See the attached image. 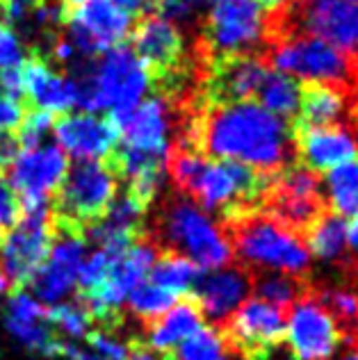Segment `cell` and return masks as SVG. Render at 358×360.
I'll list each match as a JSON object with an SVG mask.
<instances>
[{
  "instance_id": "cell-32",
  "label": "cell",
  "mask_w": 358,
  "mask_h": 360,
  "mask_svg": "<svg viewBox=\"0 0 358 360\" xmlns=\"http://www.w3.org/2000/svg\"><path fill=\"white\" fill-rule=\"evenodd\" d=\"M46 321L60 328V333L69 338H87L91 330V317L82 301H60L46 310Z\"/></svg>"
},
{
  "instance_id": "cell-45",
  "label": "cell",
  "mask_w": 358,
  "mask_h": 360,
  "mask_svg": "<svg viewBox=\"0 0 358 360\" xmlns=\"http://www.w3.org/2000/svg\"><path fill=\"white\" fill-rule=\"evenodd\" d=\"M208 3H210V5H215L217 0H196V5H208Z\"/></svg>"
},
{
  "instance_id": "cell-38",
  "label": "cell",
  "mask_w": 358,
  "mask_h": 360,
  "mask_svg": "<svg viewBox=\"0 0 358 360\" xmlns=\"http://www.w3.org/2000/svg\"><path fill=\"white\" fill-rule=\"evenodd\" d=\"M18 217H21V207H18L16 192L9 185L5 174H0V229H3V233L12 229L18 221Z\"/></svg>"
},
{
  "instance_id": "cell-17",
  "label": "cell",
  "mask_w": 358,
  "mask_h": 360,
  "mask_svg": "<svg viewBox=\"0 0 358 360\" xmlns=\"http://www.w3.org/2000/svg\"><path fill=\"white\" fill-rule=\"evenodd\" d=\"M55 139L64 153H71L80 162H108L119 146V130L110 117L94 112L55 117Z\"/></svg>"
},
{
  "instance_id": "cell-6",
  "label": "cell",
  "mask_w": 358,
  "mask_h": 360,
  "mask_svg": "<svg viewBox=\"0 0 358 360\" xmlns=\"http://www.w3.org/2000/svg\"><path fill=\"white\" fill-rule=\"evenodd\" d=\"M267 71L269 64L256 53H231L199 60V75L190 108L210 110L253 101Z\"/></svg>"
},
{
  "instance_id": "cell-5",
  "label": "cell",
  "mask_w": 358,
  "mask_h": 360,
  "mask_svg": "<svg viewBox=\"0 0 358 360\" xmlns=\"http://www.w3.org/2000/svg\"><path fill=\"white\" fill-rule=\"evenodd\" d=\"M288 37H315L343 53H358V0H297L286 16L265 21V41Z\"/></svg>"
},
{
  "instance_id": "cell-30",
  "label": "cell",
  "mask_w": 358,
  "mask_h": 360,
  "mask_svg": "<svg viewBox=\"0 0 358 360\" xmlns=\"http://www.w3.org/2000/svg\"><path fill=\"white\" fill-rule=\"evenodd\" d=\"M162 356L167 360H229L226 358V345L217 326H201L196 333Z\"/></svg>"
},
{
  "instance_id": "cell-34",
  "label": "cell",
  "mask_w": 358,
  "mask_h": 360,
  "mask_svg": "<svg viewBox=\"0 0 358 360\" xmlns=\"http://www.w3.org/2000/svg\"><path fill=\"white\" fill-rule=\"evenodd\" d=\"M91 347V352L101 356L103 360H128L130 352H133V342H124L121 338H117L115 330H106V328H96V330H89L87 338H84Z\"/></svg>"
},
{
  "instance_id": "cell-41",
  "label": "cell",
  "mask_w": 358,
  "mask_h": 360,
  "mask_svg": "<svg viewBox=\"0 0 358 360\" xmlns=\"http://www.w3.org/2000/svg\"><path fill=\"white\" fill-rule=\"evenodd\" d=\"M128 360H167L162 354L160 356H153V352H151V349H146L144 345H142V340H135L133 342V352H130V358Z\"/></svg>"
},
{
  "instance_id": "cell-14",
  "label": "cell",
  "mask_w": 358,
  "mask_h": 360,
  "mask_svg": "<svg viewBox=\"0 0 358 360\" xmlns=\"http://www.w3.org/2000/svg\"><path fill=\"white\" fill-rule=\"evenodd\" d=\"M67 39L82 58H96L124 41L133 30V16L110 0H84L67 18Z\"/></svg>"
},
{
  "instance_id": "cell-4",
  "label": "cell",
  "mask_w": 358,
  "mask_h": 360,
  "mask_svg": "<svg viewBox=\"0 0 358 360\" xmlns=\"http://www.w3.org/2000/svg\"><path fill=\"white\" fill-rule=\"evenodd\" d=\"M119 194V176L110 162H78L51 198V221L87 233Z\"/></svg>"
},
{
  "instance_id": "cell-39",
  "label": "cell",
  "mask_w": 358,
  "mask_h": 360,
  "mask_svg": "<svg viewBox=\"0 0 358 360\" xmlns=\"http://www.w3.org/2000/svg\"><path fill=\"white\" fill-rule=\"evenodd\" d=\"M256 3L262 12L267 14V21H276V18L286 16L290 12L297 0H256Z\"/></svg>"
},
{
  "instance_id": "cell-11",
  "label": "cell",
  "mask_w": 358,
  "mask_h": 360,
  "mask_svg": "<svg viewBox=\"0 0 358 360\" xmlns=\"http://www.w3.org/2000/svg\"><path fill=\"white\" fill-rule=\"evenodd\" d=\"M53 246L51 207L49 210L23 212L0 240V271L7 278V285L23 290L30 285L37 271L44 267Z\"/></svg>"
},
{
  "instance_id": "cell-7",
  "label": "cell",
  "mask_w": 358,
  "mask_h": 360,
  "mask_svg": "<svg viewBox=\"0 0 358 360\" xmlns=\"http://www.w3.org/2000/svg\"><path fill=\"white\" fill-rule=\"evenodd\" d=\"M269 64L276 71L301 75V80L338 84L350 94L358 84V58L315 37H288L271 44Z\"/></svg>"
},
{
  "instance_id": "cell-40",
  "label": "cell",
  "mask_w": 358,
  "mask_h": 360,
  "mask_svg": "<svg viewBox=\"0 0 358 360\" xmlns=\"http://www.w3.org/2000/svg\"><path fill=\"white\" fill-rule=\"evenodd\" d=\"M110 3H115L119 9H124L130 16L133 14L144 16L148 14V7H151V0H110Z\"/></svg>"
},
{
  "instance_id": "cell-12",
  "label": "cell",
  "mask_w": 358,
  "mask_h": 360,
  "mask_svg": "<svg viewBox=\"0 0 358 360\" xmlns=\"http://www.w3.org/2000/svg\"><path fill=\"white\" fill-rule=\"evenodd\" d=\"M69 172L67 153L58 144H39L21 150L5 176L16 192L18 207L23 212L49 210L51 198Z\"/></svg>"
},
{
  "instance_id": "cell-13",
  "label": "cell",
  "mask_w": 358,
  "mask_h": 360,
  "mask_svg": "<svg viewBox=\"0 0 358 360\" xmlns=\"http://www.w3.org/2000/svg\"><path fill=\"white\" fill-rule=\"evenodd\" d=\"M94 89L98 110H110L108 117H121L142 103L151 78L133 51L117 46L94 64Z\"/></svg>"
},
{
  "instance_id": "cell-27",
  "label": "cell",
  "mask_w": 358,
  "mask_h": 360,
  "mask_svg": "<svg viewBox=\"0 0 358 360\" xmlns=\"http://www.w3.org/2000/svg\"><path fill=\"white\" fill-rule=\"evenodd\" d=\"M324 203L338 217L358 214V160L326 174Z\"/></svg>"
},
{
  "instance_id": "cell-3",
  "label": "cell",
  "mask_w": 358,
  "mask_h": 360,
  "mask_svg": "<svg viewBox=\"0 0 358 360\" xmlns=\"http://www.w3.org/2000/svg\"><path fill=\"white\" fill-rule=\"evenodd\" d=\"M224 233L231 242L233 255H238L247 269L267 267L279 274L299 276L310 264V253L299 235L265 212L249 214L224 226Z\"/></svg>"
},
{
  "instance_id": "cell-8",
  "label": "cell",
  "mask_w": 358,
  "mask_h": 360,
  "mask_svg": "<svg viewBox=\"0 0 358 360\" xmlns=\"http://www.w3.org/2000/svg\"><path fill=\"white\" fill-rule=\"evenodd\" d=\"M265 41V16L256 0H217L201 23L199 60L251 53Z\"/></svg>"
},
{
  "instance_id": "cell-48",
  "label": "cell",
  "mask_w": 358,
  "mask_h": 360,
  "mask_svg": "<svg viewBox=\"0 0 358 360\" xmlns=\"http://www.w3.org/2000/svg\"><path fill=\"white\" fill-rule=\"evenodd\" d=\"M0 5H3V0H0Z\"/></svg>"
},
{
  "instance_id": "cell-28",
  "label": "cell",
  "mask_w": 358,
  "mask_h": 360,
  "mask_svg": "<svg viewBox=\"0 0 358 360\" xmlns=\"http://www.w3.org/2000/svg\"><path fill=\"white\" fill-rule=\"evenodd\" d=\"M251 290L256 292V299L271 303L286 312L292 303L299 301L310 290V283L306 278L290 276V274H274V276H256L253 274Z\"/></svg>"
},
{
  "instance_id": "cell-44",
  "label": "cell",
  "mask_w": 358,
  "mask_h": 360,
  "mask_svg": "<svg viewBox=\"0 0 358 360\" xmlns=\"http://www.w3.org/2000/svg\"><path fill=\"white\" fill-rule=\"evenodd\" d=\"M9 285H7V278L3 276V271H0V292H5Z\"/></svg>"
},
{
  "instance_id": "cell-36",
  "label": "cell",
  "mask_w": 358,
  "mask_h": 360,
  "mask_svg": "<svg viewBox=\"0 0 358 360\" xmlns=\"http://www.w3.org/2000/svg\"><path fill=\"white\" fill-rule=\"evenodd\" d=\"M25 103L14 98L12 94H7L5 89H0V135L3 132H16V128L21 126V121L25 117Z\"/></svg>"
},
{
  "instance_id": "cell-21",
  "label": "cell",
  "mask_w": 358,
  "mask_h": 360,
  "mask_svg": "<svg viewBox=\"0 0 358 360\" xmlns=\"http://www.w3.org/2000/svg\"><path fill=\"white\" fill-rule=\"evenodd\" d=\"M253 285V271L244 264H229V267L215 269L199 278L192 295L199 303L203 317L217 321V326L238 310Z\"/></svg>"
},
{
  "instance_id": "cell-19",
  "label": "cell",
  "mask_w": 358,
  "mask_h": 360,
  "mask_svg": "<svg viewBox=\"0 0 358 360\" xmlns=\"http://www.w3.org/2000/svg\"><path fill=\"white\" fill-rule=\"evenodd\" d=\"M288 137L295 146L297 165L315 176L328 174L338 167L358 160L356 137L340 126L288 128Z\"/></svg>"
},
{
  "instance_id": "cell-29",
  "label": "cell",
  "mask_w": 358,
  "mask_h": 360,
  "mask_svg": "<svg viewBox=\"0 0 358 360\" xmlns=\"http://www.w3.org/2000/svg\"><path fill=\"white\" fill-rule=\"evenodd\" d=\"M178 299L181 297L174 295V292L158 288L151 281H142L137 288L130 290V295L126 297V303H128L130 312H133V317L151 324V321H155L160 315H165Z\"/></svg>"
},
{
  "instance_id": "cell-26",
  "label": "cell",
  "mask_w": 358,
  "mask_h": 360,
  "mask_svg": "<svg viewBox=\"0 0 358 360\" xmlns=\"http://www.w3.org/2000/svg\"><path fill=\"white\" fill-rule=\"evenodd\" d=\"M306 251L313 253L319 260H333L345 249V219L326 210L308 226L301 235Z\"/></svg>"
},
{
  "instance_id": "cell-23",
  "label": "cell",
  "mask_w": 358,
  "mask_h": 360,
  "mask_svg": "<svg viewBox=\"0 0 358 360\" xmlns=\"http://www.w3.org/2000/svg\"><path fill=\"white\" fill-rule=\"evenodd\" d=\"M203 324V312L196 303L194 295L181 297L165 315H160L155 321H151L146 326V338L142 345L151 352L158 354H169L172 349L187 340L192 333H196Z\"/></svg>"
},
{
  "instance_id": "cell-43",
  "label": "cell",
  "mask_w": 358,
  "mask_h": 360,
  "mask_svg": "<svg viewBox=\"0 0 358 360\" xmlns=\"http://www.w3.org/2000/svg\"><path fill=\"white\" fill-rule=\"evenodd\" d=\"M345 242L352 246V249H358V214H354L350 224H345Z\"/></svg>"
},
{
  "instance_id": "cell-42",
  "label": "cell",
  "mask_w": 358,
  "mask_h": 360,
  "mask_svg": "<svg viewBox=\"0 0 358 360\" xmlns=\"http://www.w3.org/2000/svg\"><path fill=\"white\" fill-rule=\"evenodd\" d=\"M62 356H67L69 360H103L101 356H96L94 352H84V349L71 347V345H64V352H62Z\"/></svg>"
},
{
  "instance_id": "cell-2",
  "label": "cell",
  "mask_w": 358,
  "mask_h": 360,
  "mask_svg": "<svg viewBox=\"0 0 358 360\" xmlns=\"http://www.w3.org/2000/svg\"><path fill=\"white\" fill-rule=\"evenodd\" d=\"M148 238L158 244L160 253H178L199 264L203 271L229 267L233 260V249L226 233L201 207L181 196L165 203Z\"/></svg>"
},
{
  "instance_id": "cell-15",
  "label": "cell",
  "mask_w": 358,
  "mask_h": 360,
  "mask_svg": "<svg viewBox=\"0 0 358 360\" xmlns=\"http://www.w3.org/2000/svg\"><path fill=\"white\" fill-rule=\"evenodd\" d=\"M286 345L292 360H328L343 342V333L313 288L288 310Z\"/></svg>"
},
{
  "instance_id": "cell-31",
  "label": "cell",
  "mask_w": 358,
  "mask_h": 360,
  "mask_svg": "<svg viewBox=\"0 0 358 360\" xmlns=\"http://www.w3.org/2000/svg\"><path fill=\"white\" fill-rule=\"evenodd\" d=\"M7 328L16 340L32 349V352H39L41 356H62L64 352V342L55 335V330L44 324V321H14L7 319Z\"/></svg>"
},
{
  "instance_id": "cell-37",
  "label": "cell",
  "mask_w": 358,
  "mask_h": 360,
  "mask_svg": "<svg viewBox=\"0 0 358 360\" xmlns=\"http://www.w3.org/2000/svg\"><path fill=\"white\" fill-rule=\"evenodd\" d=\"M23 46L18 41L12 25L0 21V69H9V66L23 64Z\"/></svg>"
},
{
  "instance_id": "cell-47",
  "label": "cell",
  "mask_w": 358,
  "mask_h": 360,
  "mask_svg": "<svg viewBox=\"0 0 358 360\" xmlns=\"http://www.w3.org/2000/svg\"><path fill=\"white\" fill-rule=\"evenodd\" d=\"M0 240H3V229H0Z\"/></svg>"
},
{
  "instance_id": "cell-18",
  "label": "cell",
  "mask_w": 358,
  "mask_h": 360,
  "mask_svg": "<svg viewBox=\"0 0 358 360\" xmlns=\"http://www.w3.org/2000/svg\"><path fill=\"white\" fill-rule=\"evenodd\" d=\"M176 105L162 96L142 101L121 117H110L119 130V146L144 150V153L169 155V132Z\"/></svg>"
},
{
  "instance_id": "cell-33",
  "label": "cell",
  "mask_w": 358,
  "mask_h": 360,
  "mask_svg": "<svg viewBox=\"0 0 358 360\" xmlns=\"http://www.w3.org/2000/svg\"><path fill=\"white\" fill-rule=\"evenodd\" d=\"M117 253L112 251H106V249H98L89 255H84V260L78 269V281H75V285H78L80 295H87V292L96 290L103 281L108 278L110 274V267L112 262H115Z\"/></svg>"
},
{
  "instance_id": "cell-46",
  "label": "cell",
  "mask_w": 358,
  "mask_h": 360,
  "mask_svg": "<svg viewBox=\"0 0 358 360\" xmlns=\"http://www.w3.org/2000/svg\"><path fill=\"white\" fill-rule=\"evenodd\" d=\"M345 360H358V352H352L350 356H347Z\"/></svg>"
},
{
  "instance_id": "cell-20",
  "label": "cell",
  "mask_w": 358,
  "mask_h": 360,
  "mask_svg": "<svg viewBox=\"0 0 358 360\" xmlns=\"http://www.w3.org/2000/svg\"><path fill=\"white\" fill-rule=\"evenodd\" d=\"M23 101L27 110L62 117L75 105L73 82L69 75L55 71L46 55L32 53L23 60Z\"/></svg>"
},
{
  "instance_id": "cell-24",
  "label": "cell",
  "mask_w": 358,
  "mask_h": 360,
  "mask_svg": "<svg viewBox=\"0 0 358 360\" xmlns=\"http://www.w3.org/2000/svg\"><path fill=\"white\" fill-rule=\"evenodd\" d=\"M256 103L260 108H265L269 115H274L276 119H283L288 126L297 115L299 80L290 73L269 69L256 94Z\"/></svg>"
},
{
  "instance_id": "cell-22",
  "label": "cell",
  "mask_w": 358,
  "mask_h": 360,
  "mask_svg": "<svg viewBox=\"0 0 358 360\" xmlns=\"http://www.w3.org/2000/svg\"><path fill=\"white\" fill-rule=\"evenodd\" d=\"M350 91L331 82L299 80L297 115L288 128H328L338 126L347 115Z\"/></svg>"
},
{
  "instance_id": "cell-25",
  "label": "cell",
  "mask_w": 358,
  "mask_h": 360,
  "mask_svg": "<svg viewBox=\"0 0 358 360\" xmlns=\"http://www.w3.org/2000/svg\"><path fill=\"white\" fill-rule=\"evenodd\" d=\"M148 276L153 285L174 292L178 297H185L199 283V278L203 276V269L192 260L183 258V255L162 251L153 262V267H151Z\"/></svg>"
},
{
  "instance_id": "cell-16",
  "label": "cell",
  "mask_w": 358,
  "mask_h": 360,
  "mask_svg": "<svg viewBox=\"0 0 358 360\" xmlns=\"http://www.w3.org/2000/svg\"><path fill=\"white\" fill-rule=\"evenodd\" d=\"M53 226V246L46 258L44 267L32 278L34 297L49 303H60L67 295H71L78 281V269L84 260V246L87 238L82 231L67 229V226Z\"/></svg>"
},
{
  "instance_id": "cell-35",
  "label": "cell",
  "mask_w": 358,
  "mask_h": 360,
  "mask_svg": "<svg viewBox=\"0 0 358 360\" xmlns=\"http://www.w3.org/2000/svg\"><path fill=\"white\" fill-rule=\"evenodd\" d=\"M7 319H14V321H44L46 319V308L32 295H27V292H23V290H16V292H12V299H9Z\"/></svg>"
},
{
  "instance_id": "cell-9",
  "label": "cell",
  "mask_w": 358,
  "mask_h": 360,
  "mask_svg": "<svg viewBox=\"0 0 358 360\" xmlns=\"http://www.w3.org/2000/svg\"><path fill=\"white\" fill-rule=\"evenodd\" d=\"M217 330L226 349L242 360H271L286 342V312L260 299H249Z\"/></svg>"
},
{
  "instance_id": "cell-10",
  "label": "cell",
  "mask_w": 358,
  "mask_h": 360,
  "mask_svg": "<svg viewBox=\"0 0 358 360\" xmlns=\"http://www.w3.org/2000/svg\"><path fill=\"white\" fill-rule=\"evenodd\" d=\"M326 210L324 194L319 189V176L297 162L281 165L271 169V183L262 212L286 229L297 233L299 238Z\"/></svg>"
},
{
  "instance_id": "cell-1",
  "label": "cell",
  "mask_w": 358,
  "mask_h": 360,
  "mask_svg": "<svg viewBox=\"0 0 358 360\" xmlns=\"http://www.w3.org/2000/svg\"><path fill=\"white\" fill-rule=\"evenodd\" d=\"M288 126L256 101L210 110H185L174 146L199 150L210 160H235L258 169L286 165Z\"/></svg>"
}]
</instances>
